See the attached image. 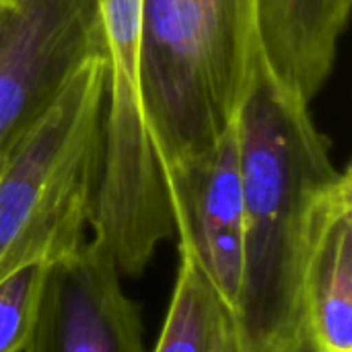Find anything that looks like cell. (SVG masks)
Returning a JSON list of instances; mask_svg holds the SVG:
<instances>
[{"label": "cell", "instance_id": "6da1fadb", "mask_svg": "<svg viewBox=\"0 0 352 352\" xmlns=\"http://www.w3.org/2000/svg\"><path fill=\"white\" fill-rule=\"evenodd\" d=\"M243 198V278L235 352H305L303 274L322 200L342 175L309 103L260 58L235 118Z\"/></svg>", "mask_w": 352, "mask_h": 352}, {"label": "cell", "instance_id": "7a4b0ae2", "mask_svg": "<svg viewBox=\"0 0 352 352\" xmlns=\"http://www.w3.org/2000/svg\"><path fill=\"white\" fill-rule=\"evenodd\" d=\"M260 58L256 0H142L140 103L161 173L235 124Z\"/></svg>", "mask_w": 352, "mask_h": 352}, {"label": "cell", "instance_id": "3957f363", "mask_svg": "<svg viewBox=\"0 0 352 352\" xmlns=\"http://www.w3.org/2000/svg\"><path fill=\"white\" fill-rule=\"evenodd\" d=\"M107 56H89L0 159V280L82 241L97 177Z\"/></svg>", "mask_w": 352, "mask_h": 352}, {"label": "cell", "instance_id": "277c9868", "mask_svg": "<svg viewBox=\"0 0 352 352\" xmlns=\"http://www.w3.org/2000/svg\"><path fill=\"white\" fill-rule=\"evenodd\" d=\"M107 97L97 177L89 202L91 243L120 276H140L175 237L167 186L144 124L138 45L142 0H101Z\"/></svg>", "mask_w": 352, "mask_h": 352}, {"label": "cell", "instance_id": "5b68a950", "mask_svg": "<svg viewBox=\"0 0 352 352\" xmlns=\"http://www.w3.org/2000/svg\"><path fill=\"white\" fill-rule=\"evenodd\" d=\"M97 52H105L99 0H19L0 8V159Z\"/></svg>", "mask_w": 352, "mask_h": 352}, {"label": "cell", "instance_id": "8992f818", "mask_svg": "<svg viewBox=\"0 0 352 352\" xmlns=\"http://www.w3.org/2000/svg\"><path fill=\"white\" fill-rule=\"evenodd\" d=\"M23 352H146L140 307L91 241L47 262Z\"/></svg>", "mask_w": 352, "mask_h": 352}, {"label": "cell", "instance_id": "52a82bcc", "mask_svg": "<svg viewBox=\"0 0 352 352\" xmlns=\"http://www.w3.org/2000/svg\"><path fill=\"white\" fill-rule=\"evenodd\" d=\"M175 237L214 289L235 311L243 278V198L235 124L206 151L163 173Z\"/></svg>", "mask_w": 352, "mask_h": 352}, {"label": "cell", "instance_id": "ba28073f", "mask_svg": "<svg viewBox=\"0 0 352 352\" xmlns=\"http://www.w3.org/2000/svg\"><path fill=\"white\" fill-rule=\"evenodd\" d=\"M305 352H352V173L320 204L303 274Z\"/></svg>", "mask_w": 352, "mask_h": 352}, {"label": "cell", "instance_id": "9c48e42d", "mask_svg": "<svg viewBox=\"0 0 352 352\" xmlns=\"http://www.w3.org/2000/svg\"><path fill=\"white\" fill-rule=\"evenodd\" d=\"M351 6L352 0H256L262 58L305 103L334 70Z\"/></svg>", "mask_w": 352, "mask_h": 352}, {"label": "cell", "instance_id": "30bf717a", "mask_svg": "<svg viewBox=\"0 0 352 352\" xmlns=\"http://www.w3.org/2000/svg\"><path fill=\"white\" fill-rule=\"evenodd\" d=\"M229 320L196 260L179 250V272L155 352H210Z\"/></svg>", "mask_w": 352, "mask_h": 352}, {"label": "cell", "instance_id": "8fae6325", "mask_svg": "<svg viewBox=\"0 0 352 352\" xmlns=\"http://www.w3.org/2000/svg\"><path fill=\"white\" fill-rule=\"evenodd\" d=\"M45 266L47 262L43 260L29 262L0 280V352L25 351Z\"/></svg>", "mask_w": 352, "mask_h": 352}, {"label": "cell", "instance_id": "7c38bea8", "mask_svg": "<svg viewBox=\"0 0 352 352\" xmlns=\"http://www.w3.org/2000/svg\"><path fill=\"white\" fill-rule=\"evenodd\" d=\"M210 352H235V342H233V322H231V320L221 328V332H219V336H217V340H214Z\"/></svg>", "mask_w": 352, "mask_h": 352}, {"label": "cell", "instance_id": "4fadbf2b", "mask_svg": "<svg viewBox=\"0 0 352 352\" xmlns=\"http://www.w3.org/2000/svg\"><path fill=\"white\" fill-rule=\"evenodd\" d=\"M14 2H19V0H0V8H4V6H12Z\"/></svg>", "mask_w": 352, "mask_h": 352}, {"label": "cell", "instance_id": "5bb4252c", "mask_svg": "<svg viewBox=\"0 0 352 352\" xmlns=\"http://www.w3.org/2000/svg\"><path fill=\"white\" fill-rule=\"evenodd\" d=\"M99 2H101V0H99Z\"/></svg>", "mask_w": 352, "mask_h": 352}]
</instances>
